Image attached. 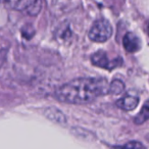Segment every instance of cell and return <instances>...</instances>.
Wrapping results in <instances>:
<instances>
[{
  "mask_svg": "<svg viewBox=\"0 0 149 149\" xmlns=\"http://www.w3.org/2000/svg\"><path fill=\"white\" fill-rule=\"evenodd\" d=\"M109 83L104 78H78L60 86L55 91L58 101L70 104H86L108 94Z\"/></svg>",
  "mask_w": 149,
  "mask_h": 149,
  "instance_id": "obj_1",
  "label": "cell"
},
{
  "mask_svg": "<svg viewBox=\"0 0 149 149\" xmlns=\"http://www.w3.org/2000/svg\"><path fill=\"white\" fill-rule=\"evenodd\" d=\"M112 35V27L110 23L105 19H99L90 28L89 39L97 43L106 42Z\"/></svg>",
  "mask_w": 149,
  "mask_h": 149,
  "instance_id": "obj_2",
  "label": "cell"
},
{
  "mask_svg": "<svg viewBox=\"0 0 149 149\" xmlns=\"http://www.w3.org/2000/svg\"><path fill=\"white\" fill-rule=\"evenodd\" d=\"M91 62L94 65L98 66V68H104V70H111L116 68H120L123 65V59L122 57H116L114 59H109L106 54V52L97 51L91 56Z\"/></svg>",
  "mask_w": 149,
  "mask_h": 149,
  "instance_id": "obj_3",
  "label": "cell"
},
{
  "mask_svg": "<svg viewBox=\"0 0 149 149\" xmlns=\"http://www.w3.org/2000/svg\"><path fill=\"white\" fill-rule=\"evenodd\" d=\"M41 0H17L15 8L17 10L26 11L30 15H37L41 10Z\"/></svg>",
  "mask_w": 149,
  "mask_h": 149,
  "instance_id": "obj_4",
  "label": "cell"
},
{
  "mask_svg": "<svg viewBox=\"0 0 149 149\" xmlns=\"http://www.w3.org/2000/svg\"><path fill=\"white\" fill-rule=\"evenodd\" d=\"M123 45L128 52L134 53L141 48V41L134 33H127L123 39Z\"/></svg>",
  "mask_w": 149,
  "mask_h": 149,
  "instance_id": "obj_5",
  "label": "cell"
},
{
  "mask_svg": "<svg viewBox=\"0 0 149 149\" xmlns=\"http://www.w3.org/2000/svg\"><path fill=\"white\" fill-rule=\"evenodd\" d=\"M116 104L120 109L130 111V110H133L137 107V105L139 104V98L137 96L129 95L128 94V95H125L124 97L118 99L116 102Z\"/></svg>",
  "mask_w": 149,
  "mask_h": 149,
  "instance_id": "obj_6",
  "label": "cell"
},
{
  "mask_svg": "<svg viewBox=\"0 0 149 149\" xmlns=\"http://www.w3.org/2000/svg\"><path fill=\"white\" fill-rule=\"evenodd\" d=\"M125 90V84L120 80H113L111 83H109V89H108V94L112 95H118L123 93Z\"/></svg>",
  "mask_w": 149,
  "mask_h": 149,
  "instance_id": "obj_7",
  "label": "cell"
},
{
  "mask_svg": "<svg viewBox=\"0 0 149 149\" xmlns=\"http://www.w3.org/2000/svg\"><path fill=\"white\" fill-rule=\"evenodd\" d=\"M45 116H47L48 118H50V120H55V122H57V123H64L61 120V118L65 120V118L63 116V114H62L59 110L55 109V108H47V109L45 110Z\"/></svg>",
  "mask_w": 149,
  "mask_h": 149,
  "instance_id": "obj_8",
  "label": "cell"
},
{
  "mask_svg": "<svg viewBox=\"0 0 149 149\" xmlns=\"http://www.w3.org/2000/svg\"><path fill=\"white\" fill-rule=\"evenodd\" d=\"M149 107H148V101H146L144 103V105H143L142 107V110H141L140 112H139L138 116L135 118V123H136L137 125H141L143 124V123H145L147 120H148L149 118V111H148Z\"/></svg>",
  "mask_w": 149,
  "mask_h": 149,
  "instance_id": "obj_9",
  "label": "cell"
},
{
  "mask_svg": "<svg viewBox=\"0 0 149 149\" xmlns=\"http://www.w3.org/2000/svg\"><path fill=\"white\" fill-rule=\"evenodd\" d=\"M111 149H145V146L139 141H130L124 145H116Z\"/></svg>",
  "mask_w": 149,
  "mask_h": 149,
  "instance_id": "obj_10",
  "label": "cell"
},
{
  "mask_svg": "<svg viewBox=\"0 0 149 149\" xmlns=\"http://www.w3.org/2000/svg\"><path fill=\"white\" fill-rule=\"evenodd\" d=\"M7 49H1L0 50V68L5 63L6 61V58H7Z\"/></svg>",
  "mask_w": 149,
  "mask_h": 149,
  "instance_id": "obj_11",
  "label": "cell"
},
{
  "mask_svg": "<svg viewBox=\"0 0 149 149\" xmlns=\"http://www.w3.org/2000/svg\"><path fill=\"white\" fill-rule=\"evenodd\" d=\"M2 1H3V0H0V2H2Z\"/></svg>",
  "mask_w": 149,
  "mask_h": 149,
  "instance_id": "obj_12",
  "label": "cell"
}]
</instances>
